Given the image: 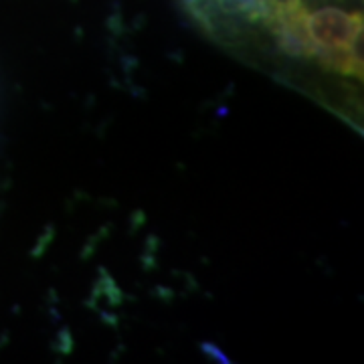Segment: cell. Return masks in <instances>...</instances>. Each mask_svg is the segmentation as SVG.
Masks as SVG:
<instances>
[{
  "label": "cell",
  "mask_w": 364,
  "mask_h": 364,
  "mask_svg": "<svg viewBox=\"0 0 364 364\" xmlns=\"http://www.w3.org/2000/svg\"><path fill=\"white\" fill-rule=\"evenodd\" d=\"M196 31L243 65L364 128V0H178Z\"/></svg>",
  "instance_id": "1"
}]
</instances>
